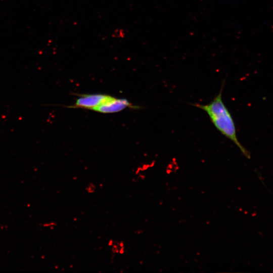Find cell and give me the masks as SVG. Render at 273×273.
Listing matches in <instances>:
<instances>
[{"label":"cell","instance_id":"obj_2","mask_svg":"<svg viewBox=\"0 0 273 273\" xmlns=\"http://www.w3.org/2000/svg\"><path fill=\"white\" fill-rule=\"evenodd\" d=\"M111 97L102 94L82 95L77 99L74 107L94 110Z\"/></svg>","mask_w":273,"mask_h":273},{"label":"cell","instance_id":"obj_3","mask_svg":"<svg viewBox=\"0 0 273 273\" xmlns=\"http://www.w3.org/2000/svg\"><path fill=\"white\" fill-rule=\"evenodd\" d=\"M130 106V103L127 100L116 99L112 97L93 110L103 113H111L121 111Z\"/></svg>","mask_w":273,"mask_h":273},{"label":"cell","instance_id":"obj_1","mask_svg":"<svg viewBox=\"0 0 273 273\" xmlns=\"http://www.w3.org/2000/svg\"><path fill=\"white\" fill-rule=\"evenodd\" d=\"M224 82L222 83L218 95L208 104H193L205 111L212 122L224 136L232 141L247 158H250V154L239 141L235 124L233 117L222 100V93Z\"/></svg>","mask_w":273,"mask_h":273}]
</instances>
